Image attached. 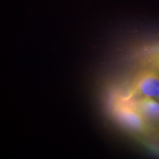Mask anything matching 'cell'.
I'll return each mask as SVG.
<instances>
[{
  "mask_svg": "<svg viewBox=\"0 0 159 159\" xmlns=\"http://www.w3.org/2000/svg\"><path fill=\"white\" fill-rule=\"evenodd\" d=\"M115 119L123 128L136 134H144L150 130V125L137 110L136 105L119 101L113 108Z\"/></svg>",
  "mask_w": 159,
  "mask_h": 159,
  "instance_id": "cell-1",
  "label": "cell"
},
{
  "mask_svg": "<svg viewBox=\"0 0 159 159\" xmlns=\"http://www.w3.org/2000/svg\"><path fill=\"white\" fill-rule=\"evenodd\" d=\"M134 92L143 97L157 98L159 95V73L156 70L143 71L137 77Z\"/></svg>",
  "mask_w": 159,
  "mask_h": 159,
  "instance_id": "cell-2",
  "label": "cell"
},
{
  "mask_svg": "<svg viewBox=\"0 0 159 159\" xmlns=\"http://www.w3.org/2000/svg\"><path fill=\"white\" fill-rule=\"evenodd\" d=\"M135 105L149 125L159 127V101L154 98L143 97Z\"/></svg>",
  "mask_w": 159,
  "mask_h": 159,
  "instance_id": "cell-3",
  "label": "cell"
},
{
  "mask_svg": "<svg viewBox=\"0 0 159 159\" xmlns=\"http://www.w3.org/2000/svg\"><path fill=\"white\" fill-rule=\"evenodd\" d=\"M152 63V66H153L155 70L157 71L159 73V57H153Z\"/></svg>",
  "mask_w": 159,
  "mask_h": 159,
  "instance_id": "cell-4",
  "label": "cell"
},
{
  "mask_svg": "<svg viewBox=\"0 0 159 159\" xmlns=\"http://www.w3.org/2000/svg\"><path fill=\"white\" fill-rule=\"evenodd\" d=\"M153 57H159V50L158 51V52L156 53V55H155V56H153Z\"/></svg>",
  "mask_w": 159,
  "mask_h": 159,
  "instance_id": "cell-5",
  "label": "cell"
},
{
  "mask_svg": "<svg viewBox=\"0 0 159 159\" xmlns=\"http://www.w3.org/2000/svg\"><path fill=\"white\" fill-rule=\"evenodd\" d=\"M157 98H158V101H159V95L158 96V97H157Z\"/></svg>",
  "mask_w": 159,
  "mask_h": 159,
  "instance_id": "cell-6",
  "label": "cell"
}]
</instances>
